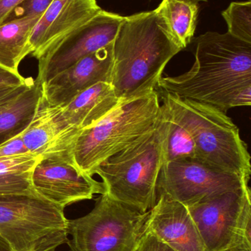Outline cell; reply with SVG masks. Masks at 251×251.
<instances>
[{
  "label": "cell",
  "mask_w": 251,
  "mask_h": 251,
  "mask_svg": "<svg viewBox=\"0 0 251 251\" xmlns=\"http://www.w3.org/2000/svg\"><path fill=\"white\" fill-rule=\"evenodd\" d=\"M34 191L43 199L65 209L104 194L101 181L81 174L72 161L61 157H41L30 174Z\"/></svg>",
  "instance_id": "8fae6325"
},
{
  "label": "cell",
  "mask_w": 251,
  "mask_h": 251,
  "mask_svg": "<svg viewBox=\"0 0 251 251\" xmlns=\"http://www.w3.org/2000/svg\"><path fill=\"white\" fill-rule=\"evenodd\" d=\"M167 119L163 105L156 126L100 165L105 193L116 201L145 213L157 201V181L165 163Z\"/></svg>",
  "instance_id": "3957f363"
},
{
  "label": "cell",
  "mask_w": 251,
  "mask_h": 251,
  "mask_svg": "<svg viewBox=\"0 0 251 251\" xmlns=\"http://www.w3.org/2000/svg\"><path fill=\"white\" fill-rule=\"evenodd\" d=\"M187 207L205 251H228L245 216L251 212V189L246 186Z\"/></svg>",
  "instance_id": "30bf717a"
},
{
  "label": "cell",
  "mask_w": 251,
  "mask_h": 251,
  "mask_svg": "<svg viewBox=\"0 0 251 251\" xmlns=\"http://www.w3.org/2000/svg\"><path fill=\"white\" fill-rule=\"evenodd\" d=\"M40 158L30 153L0 157V175L30 174Z\"/></svg>",
  "instance_id": "7402d4cb"
},
{
  "label": "cell",
  "mask_w": 251,
  "mask_h": 251,
  "mask_svg": "<svg viewBox=\"0 0 251 251\" xmlns=\"http://www.w3.org/2000/svg\"><path fill=\"white\" fill-rule=\"evenodd\" d=\"M33 81L34 79L32 77H28L26 82L23 85L3 88V89L0 90V102L19 95L21 93L25 91L33 82Z\"/></svg>",
  "instance_id": "83f0119b"
},
{
  "label": "cell",
  "mask_w": 251,
  "mask_h": 251,
  "mask_svg": "<svg viewBox=\"0 0 251 251\" xmlns=\"http://www.w3.org/2000/svg\"><path fill=\"white\" fill-rule=\"evenodd\" d=\"M67 224L64 209L38 194L0 196V237L13 251H55Z\"/></svg>",
  "instance_id": "8992f818"
},
{
  "label": "cell",
  "mask_w": 251,
  "mask_h": 251,
  "mask_svg": "<svg viewBox=\"0 0 251 251\" xmlns=\"http://www.w3.org/2000/svg\"><path fill=\"white\" fill-rule=\"evenodd\" d=\"M113 43L74 63L41 85V97L49 104L66 105L77 95L100 82H112Z\"/></svg>",
  "instance_id": "4fadbf2b"
},
{
  "label": "cell",
  "mask_w": 251,
  "mask_h": 251,
  "mask_svg": "<svg viewBox=\"0 0 251 251\" xmlns=\"http://www.w3.org/2000/svg\"><path fill=\"white\" fill-rule=\"evenodd\" d=\"M149 212L100 195L89 213L68 220L66 244L70 251H133L144 233Z\"/></svg>",
  "instance_id": "52a82bcc"
},
{
  "label": "cell",
  "mask_w": 251,
  "mask_h": 251,
  "mask_svg": "<svg viewBox=\"0 0 251 251\" xmlns=\"http://www.w3.org/2000/svg\"><path fill=\"white\" fill-rule=\"evenodd\" d=\"M41 97V85L34 80L19 95L0 102V146L28 128Z\"/></svg>",
  "instance_id": "e0dca14e"
},
{
  "label": "cell",
  "mask_w": 251,
  "mask_h": 251,
  "mask_svg": "<svg viewBox=\"0 0 251 251\" xmlns=\"http://www.w3.org/2000/svg\"><path fill=\"white\" fill-rule=\"evenodd\" d=\"M164 17L162 7L124 16L113 42L111 85L122 101L147 95L171 59L182 51Z\"/></svg>",
  "instance_id": "7a4b0ae2"
},
{
  "label": "cell",
  "mask_w": 251,
  "mask_h": 251,
  "mask_svg": "<svg viewBox=\"0 0 251 251\" xmlns=\"http://www.w3.org/2000/svg\"><path fill=\"white\" fill-rule=\"evenodd\" d=\"M41 16L14 18L0 25V66L19 73L21 62L30 54L29 38Z\"/></svg>",
  "instance_id": "ac0fdd59"
},
{
  "label": "cell",
  "mask_w": 251,
  "mask_h": 251,
  "mask_svg": "<svg viewBox=\"0 0 251 251\" xmlns=\"http://www.w3.org/2000/svg\"><path fill=\"white\" fill-rule=\"evenodd\" d=\"M249 181L197 159L164 164L157 181V196L165 194L186 206L249 185Z\"/></svg>",
  "instance_id": "ba28073f"
},
{
  "label": "cell",
  "mask_w": 251,
  "mask_h": 251,
  "mask_svg": "<svg viewBox=\"0 0 251 251\" xmlns=\"http://www.w3.org/2000/svg\"><path fill=\"white\" fill-rule=\"evenodd\" d=\"M195 1H197V2H200V1H206L207 0H195Z\"/></svg>",
  "instance_id": "4dcf8cb0"
},
{
  "label": "cell",
  "mask_w": 251,
  "mask_h": 251,
  "mask_svg": "<svg viewBox=\"0 0 251 251\" xmlns=\"http://www.w3.org/2000/svg\"><path fill=\"white\" fill-rule=\"evenodd\" d=\"M194 65L178 76H162L157 88L227 113L251 104V43L229 33L207 32L196 38Z\"/></svg>",
  "instance_id": "6da1fadb"
},
{
  "label": "cell",
  "mask_w": 251,
  "mask_h": 251,
  "mask_svg": "<svg viewBox=\"0 0 251 251\" xmlns=\"http://www.w3.org/2000/svg\"><path fill=\"white\" fill-rule=\"evenodd\" d=\"M53 1V0H24L15 9V10H19V15L15 18L42 16Z\"/></svg>",
  "instance_id": "cb8c5ba5"
},
{
  "label": "cell",
  "mask_w": 251,
  "mask_h": 251,
  "mask_svg": "<svg viewBox=\"0 0 251 251\" xmlns=\"http://www.w3.org/2000/svg\"><path fill=\"white\" fill-rule=\"evenodd\" d=\"M24 0H0V25L5 22Z\"/></svg>",
  "instance_id": "f1b7e54d"
},
{
  "label": "cell",
  "mask_w": 251,
  "mask_h": 251,
  "mask_svg": "<svg viewBox=\"0 0 251 251\" xmlns=\"http://www.w3.org/2000/svg\"><path fill=\"white\" fill-rule=\"evenodd\" d=\"M144 232H150L176 251H205L195 224L182 203L165 194L149 212Z\"/></svg>",
  "instance_id": "9a60e30c"
},
{
  "label": "cell",
  "mask_w": 251,
  "mask_h": 251,
  "mask_svg": "<svg viewBox=\"0 0 251 251\" xmlns=\"http://www.w3.org/2000/svg\"><path fill=\"white\" fill-rule=\"evenodd\" d=\"M30 174L0 175V196L37 194L32 188Z\"/></svg>",
  "instance_id": "603a6c76"
},
{
  "label": "cell",
  "mask_w": 251,
  "mask_h": 251,
  "mask_svg": "<svg viewBox=\"0 0 251 251\" xmlns=\"http://www.w3.org/2000/svg\"><path fill=\"white\" fill-rule=\"evenodd\" d=\"M167 119V133L165 143V163L197 159L195 143L190 131L169 113L162 104ZM164 163V164H165Z\"/></svg>",
  "instance_id": "ffe728a7"
},
{
  "label": "cell",
  "mask_w": 251,
  "mask_h": 251,
  "mask_svg": "<svg viewBox=\"0 0 251 251\" xmlns=\"http://www.w3.org/2000/svg\"><path fill=\"white\" fill-rule=\"evenodd\" d=\"M123 19L124 16L101 9L38 60L35 80L43 85L83 57L113 43Z\"/></svg>",
  "instance_id": "9c48e42d"
},
{
  "label": "cell",
  "mask_w": 251,
  "mask_h": 251,
  "mask_svg": "<svg viewBox=\"0 0 251 251\" xmlns=\"http://www.w3.org/2000/svg\"><path fill=\"white\" fill-rule=\"evenodd\" d=\"M133 251H176L150 232H144Z\"/></svg>",
  "instance_id": "d4e9b609"
},
{
  "label": "cell",
  "mask_w": 251,
  "mask_h": 251,
  "mask_svg": "<svg viewBox=\"0 0 251 251\" xmlns=\"http://www.w3.org/2000/svg\"><path fill=\"white\" fill-rule=\"evenodd\" d=\"M222 16L228 25V33L251 43V1L231 2Z\"/></svg>",
  "instance_id": "44dd1931"
},
{
  "label": "cell",
  "mask_w": 251,
  "mask_h": 251,
  "mask_svg": "<svg viewBox=\"0 0 251 251\" xmlns=\"http://www.w3.org/2000/svg\"><path fill=\"white\" fill-rule=\"evenodd\" d=\"M160 6L171 32L185 49L195 32L199 2L195 0H163Z\"/></svg>",
  "instance_id": "d6986e66"
},
{
  "label": "cell",
  "mask_w": 251,
  "mask_h": 251,
  "mask_svg": "<svg viewBox=\"0 0 251 251\" xmlns=\"http://www.w3.org/2000/svg\"><path fill=\"white\" fill-rule=\"evenodd\" d=\"M80 132L81 130L69 123L61 107L50 105L41 97L35 115L22 137L32 154L73 162L72 151Z\"/></svg>",
  "instance_id": "7c38bea8"
},
{
  "label": "cell",
  "mask_w": 251,
  "mask_h": 251,
  "mask_svg": "<svg viewBox=\"0 0 251 251\" xmlns=\"http://www.w3.org/2000/svg\"><path fill=\"white\" fill-rule=\"evenodd\" d=\"M27 79L20 74L7 70L0 66V90L23 85Z\"/></svg>",
  "instance_id": "4316f807"
},
{
  "label": "cell",
  "mask_w": 251,
  "mask_h": 251,
  "mask_svg": "<svg viewBox=\"0 0 251 251\" xmlns=\"http://www.w3.org/2000/svg\"><path fill=\"white\" fill-rule=\"evenodd\" d=\"M159 97L156 90L122 101L96 125L81 130L72 151L78 171L93 176L108 159L152 131L160 115Z\"/></svg>",
  "instance_id": "5b68a950"
},
{
  "label": "cell",
  "mask_w": 251,
  "mask_h": 251,
  "mask_svg": "<svg viewBox=\"0 0 251 251\" xmlns=\"http://www.w3.org/2000/svg\"><path fill=\"white\" fill-rule=\"evenodd\" d=\"M122 101L110 83L100 82L61 107L69 123L81 131L96 125Z\"/></svg>",
  "instance_id": "2e32d148"
},
{
  "label": "cell",
  "mask_w": 251,
  "mask_h": 251,
  "mask_svg": "<svg viewBox=\"0 0 251 251\" xmlns=\"http://www.w3.org/2000/svg\"><path fill=\"white\" fill-rule=\"evenodd\" d=\"M100 10L97 0H53L32 31L29 42L30 54L39 60Z\"/></svg>",
  "instance_id": "5bb4252c"
},
{
  "label": "cell",
  "mask_w": 251,
  "mask_h": 251,
  "mask_svg": "<svg viewBox=\"0 0 251 251\" xmlns=\"http://www.w3.org/2000/svg\"><path fill=\"white\" fill-rule=\"evenodd\" d=\"M163 104L193 136L197 160L250 181L251 155L240 129L225 112L164 93Z\"/></svg>",
  "instance_id": "277c9868"
},
{
  "label": "cell",
  "mask_w": 251,
  "mask_h": 251,
  "mask_svg": "<svg viewBox=\"0 0 251 251\" xmlns=\"http://www.w3.org/2000/svg\"><path fill=\"white\" fill-rule=\"evenodd\" d=\"M29 153L22 140V134L0 146V157Z\"/></svg>",
  "instance_id": "484cf974"
},
{
  "label": "cell",
  "mask_w": 251,
  "mask_h": 251,
  "mask_svg": "<svg viewBox=\"0 0 251 251\" xmlns=\"http://www.w3.org/2000/svg\"><path fill=\"white\" fill-rule=\"evenodd\" d=\"M0 251H13L1 237H0Z\"/></svg>",
  "instance_id": "f546056e"
}]
</instances>
